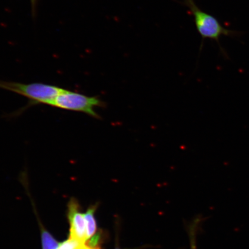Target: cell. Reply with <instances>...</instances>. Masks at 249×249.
Masks as SVG:
<instances>
[{
	"instance_id": "30bf717a",
	"label": "cell",
	"mask_w": 249,
	"mask_h": 249,
	"mask_svg": "<svg viewBox=\"0 0 249 249\" xmlns=\"http://www.w3.org/2000/svg\"><path fill=\"white\" fill-rule=\"evenodd\" d=\"M193 249H195V248H193Z\"/></svg>"
},
{
	"instance_id": "5b68a950",
	"label": "cell",
	"mask_w": 249,
	"mask_h": 249,
	"mask_svg": "<svg viewBox=\"0 0 249 249\" xmlns=\"http://www.w3.org/2000/svg\"><path fill=\"white\" fill-rule=\"evenodd\" d=\"M95 208H90L87 210L85 216L86 225L87 241L94 235L96 231V224L94 217Z\"/></svg>"
},
{
	"instance_id": "3957f363",
	"label": "cell",
	"mask_w": 249,
	"mask_h": 249,
	"mask_svg": "<svg viewBox=\"0 0 249 249\" xmlns=\"http://www.w3.org/2000/svg\"><path fill=\"white\" fill-rule=\"evenodd\" d=\"M106 104L97 96H88L82 93L63 89L55 98L53 107L64 110L82 112L96 119L101 117L96 113V107H104Z\"/></svg>"
},
{
	"instance_id": "9c48e42d",
	"label": "cell",
	"mask_w": 249,
	"mask_h": 249,
	"mask_svg": "<svg viewBox=\"0 0 249 249\" xmlns=\"http://www.w3.org/2000/svg\"><path fill=\"white\" fill-rule=\"evenodd\" d=\"M76 249H100L99 248H93L87 244H80Z\"/></svg>"
},
{
	"instance_id": "7a4b0ae2",
	"label": "cell",
	"mask_w": 249,
	"mask_h": 249,
	"mask_svg": "<svg viewBox=\"0 0 249 249\" xmlns=\"http://www.w3.org/2000/svg\"><path fill=\"white\" fill-rule=\"evenodd\" d=\"M0 89L18 93L30 99L31 105L51 106L63 91L60 87L40 83L22 84L0 80Z\"/></svg>"
},
{
	"instance_id": "52a82bcc",
	"label": "cell",
	"mask_w": 249,
	"mask_h": 249,
	"mask_svg": "<svg viewBox=\"0 0 249 249\" xmlns=\"http://www.w3.org/2000/svg\"><path fill=\"white\" fill-rule=\"evenodd\" d=\"M80 244H82L70 238L68 240L60 244L58 249H76Z\"/></svg>"
},
{
	"instance_id": "8fae6325",
	"label": "cell",
	"mask_w": 249,
	"mask_h": 249,
	"mask_svg": "<svg viewBox=\"0 0 249 249\" xmlns=\"http://www.w3.org/2000/svg\"><path fill=\"white\" fill-rule=\"evenodd\" d=\"M116 249H119L117 248Z\"/></svg>"
},
{
	"instance_id": "277c9868",
	"label": "cell",
	"mask_w": 249,
	"mask_h": 249,
	"mask_svg": "<svg viewBox=\"0 0 249 249\" xmlns=\"http://www.w3.org/2000/svg\"><path fill=\"white\" fill-rule=\"evenodd\" d=\"M68 217L71 225L70 238L80 244H85L87 242V233L85 216L80 213L79 204L73 199L69 204Z\"/></svg>"
},
{
	"instance_id": "8992f818",
	"label": "cell",
	"mask_w": 249,
	"mask_h": 249,
	"mask_svg": "<svg viewBox=\"0 0 249 249\" xmlns=\"http://www.w3.org/2000/svg\"><path fill=\"white\" fill-rule=\"evenodd\" d=\"M42 242L43 249H58L60 244L46 231L42 233Z\"/></svg>"
},
{
	"instance_id": "6da1fadb",
	"label": "cell",
	"mask_w": 249,
	"mask_h": 249,
	"mask_svg": "<svg viewBox=\"0 0 249 249\" xmlns=\"http://www.w3.org/2000/svg\"><path fill=\"white\" fill-rule=\"evenodd\" d=\"M181 4L188 9L194 18V22L198 33L202 38L200 51L205 39L214 40L219 46L221 53L224 57L228 58L226 52L221 46L220 39L223 36L236 38L240 36L242 33L229 30L221 24L220 21L213 16L202 10L196 4L195 0H182Z\"/></svg>"
},
{
	"instance_id": "ba28073f",
	"label": "cell",
	"mask_w": 249,
	"mask_h": 249,
	"mask_svg": "<svg viewBox=\"0 0 249 249\" xmlns=\"http://www.w3.org/2000/svg\"><path fill=\"white\" fill-rule=\"evenodd\" d=\"M31 7H32V12L33 17H35L36 15L37 5H38L39 0H30Z\"/></svg>"
}]
</instances>
